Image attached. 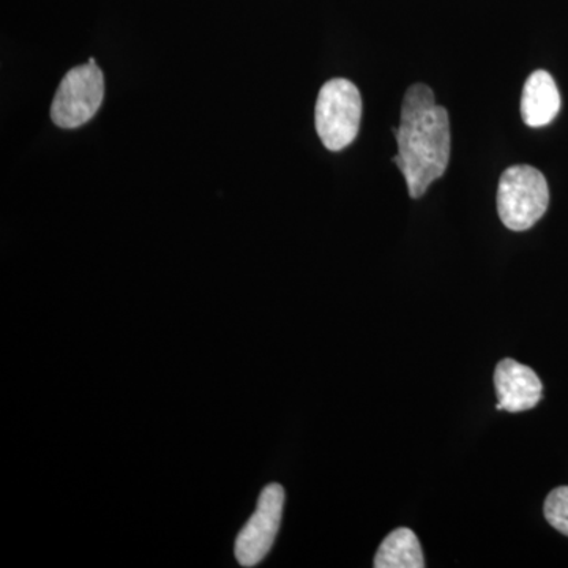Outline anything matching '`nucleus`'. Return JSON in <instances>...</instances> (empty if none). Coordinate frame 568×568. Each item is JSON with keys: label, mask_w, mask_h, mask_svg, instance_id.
<instances>
[{"label": "nucleus", "mask_w": 568, "mask_h": 568, "mask_svg": "<svg viewBox=\"0 0 568 568\" xmlns=\"http://www.w3.org/2000/svg\"><path fill=\"white\" fill-rule=\"evenodd\" d=\"M398 155L394 163L405 175L409 196H424L428 186L446 173L450 162V121L446 108L436 104L426 84L407 89L402 123L394 129Z\"/></svg>", "instance_id": "obj_1"}, {"label": "nucleus", "mask_w": 568, "mask_h": 568, "mask_svg": "<svg viewBox=\"0 0 568 568\" xmlns=\"http://www.w3.org/2000/svg\"><path fill=\"white\" fill-rule=\"evenodd\" d=\"M549 204L547 179L528 164H518L500 175L497 213L511 231H528L545 215Z\"/></svg>", "instance_id": "obj_2"}, {"label": "nucleus", "mask_w": 568, "mask_h": 568, "mask_svg": "<svg viewBox=\"0 0 568 568\" xmlns=\"http://www.w3.org/2000/svg\"><path fill=\"white\" fill-rule=\"evenodd\" d=\"M316 132L328 151H343L361 130L362 97L353 82L335 78L325 82L316 102Z\"/></svg>", "instance_id": "obj_3"}, {"label": "nucleus", "mask_w": 568, "mask_h": 568, "mask_svg": "<svg viewBox=\"0 0 568 568\" xmlns=\"http://www.w3.org/2000/svg\"><path fill=\"white\" fill-rule=\"evenodd\" d=\"M103 97V73L97 63L74 67L55 92L51 106L52 122L61 129H78L95 115Z\"/></svg>", "instance_id": "obj_4"}, {"label": "nucleus", "mask_w": 568, "mask_h": 568, "mask_svg": "<svg viewBox=\"0 0 568 568\" xmlns=\"http://www.w3.org/2000/svg\"><path fill=\"white\" fill-rule=\"evenodd\" d=\"M284 497V489L278 484L267 485L261 493L256 511L235 540V558L242 567H254L263 562L274 547L282 525Z\"/></svg>", "instance_id": "obj_5"}, {"label": "nucleus", "mask_w": 568, "mask_h": 568, "mask_svg": "<svg viewBox=\"0 0 568 568\" xmlns=\"http://www.w3.org/2000/svg\"><path fill=\"white\" fill-rule=\"evenodd\" d=\"M495 386L499 398L496 407L508 413L532 409L540 403L544 392L537 373L514 358H504L497 364Z\"/></svg>", "instance_id": "obj_6"}, {"label": "nucleus", "mask_w": 568, "mask_h": 568, "mask_svg": "<svg viewBox=\"0 0 568 568\" xmlns=\"http://www.w3.org/2000/svg\"><path fill=\"white\" fill-rule=\"evenodd\" d=\"M559 110L560 95L551 74L545 70L534 71L523 89V121L526 125L538 129L555 121Z\"/></svg>", "instance_id": "obj_7"}, {"label": "nucleus", "mask_w": 568, "mask_h": 568, "mask_svg": "<svg viewBox=\"0 0 568 568\" xmlns=\"http://www.w3.org/2000/svg\"><path fill=\"white\" fill-rule=\"evenodd\" d=\"M376 568H424L420 541L413 530L399 528L388 534L377 549Z\"/></svg>", "instance_id": "obj_8"}, {"label": "nucleus", "mask_w": 568, "mask_h": 568, "mask_svg": "<svg viewBox=\"0 0 568 568\" xmlns=\"http://www.w3.org/2000/svg\"><path fill=\"white\" fill-rule=\"evenodd\" d=\"M544 511L549 525L568 537V487L552 489L545 500Z\"/></svg>", "instance_id": "obj_9"}]
</instances>
